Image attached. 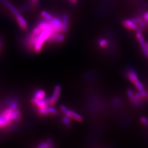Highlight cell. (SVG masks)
<instances>
[{
  "label": "cell",
  "mask_w": 148,
  "mask_h": 148,
  "mask_svg": "<svg viewBox=\"0 0 148 148\" xmlns=\"http://www.w3.org/2000/svg\"><path fill=\"white\" fill-rule=\"evenodd\" d=\"M0 1H1L4 5H5V7H6L10 11H11V12L14 15V16H16V15L20 14L19 12H18V11L16 9V8H15L13 5L11 4V3H10L8 1H7V0H0Z\"/></svg>",
  "instance_id": "cell-7"
},
{
  "label": "cell",
  "mask_w": 148,
  "mask_h": 148,
  "mask_svg": "<svg viewBox=\"0 0 148 148\" xmlns=\"http://www.w3.org/2000/svg\"><path fill=\"white\" fill-rule=\"evenodd\" d=\"M99 45L101 47H106L108 45V42L106 39H101L99 41Z\"/></svg>",
  "instance_id": "cell-21"
},
{
  "label": "cell",
  "mask_w": 148,
  "mask_h": 148,
  "mask_svg": "<svg viewBox=\"0 0 148 148\" xmlns=\"http://www.w3.org/2000/svg\"><path fill=\"white\" fill-rule=\"evenodd\" d=\"M41 15L43 18H44L46 21H50L53 18L52 16L46 11H42L41 13Z\"/></svg>",
  "instance_id": "cell-16"
},
{
  "label": "cell",
  "mask_w": 148,
  "mask_h": 148,
  "mask_svg": "<svg viewBox=\"0 0 148 148\" xmlns=\"http://www.w3.org/2000/svg\"><path fill=\"white\" fill-rule=\"evenodd\" d=\"M50 23L53 27V30L56 33L62 32V21L58 18H53L50 21Z\"/></svg>",
  "instance_id": "cell-4"
},
{
  "label": "cell",
  "mask_w": 148,
  "mask_h": 148,
  "mask_svg": "<svg viewBox=\"0 0 148 148\" xmlns=\"http://www.w3.org/2000/svg\"><path fill=\"white\" fill-rule=\"evenodd\" d=\"M38 113L42 115H46L49 114L48 110V106L45 108H38Z\"/></svg>",
  "instance_id": "cell-18"
},
{
  "label": "cell",
  "mask_w": 148,
  "mask_h": 148,
  "mask_svg": "<svg viewBox=\"0 0 148 148\" xmlns=\"http://www.w3.org/2000/svg\"><path fill=\"white\" fill-rule=\"evenodd\" d=\"M136 37L137 38L138 41L141 46L144 54L145 55V56L148 57V43L145 42L140 30H139L137 32Z\"/></svg>",
  "instance_id": "cell-2"
},
{
  "label": "cell",
  "mask_w": 148,
  "mask_h": 148,
  "mask_svg": "<svg viewBox=\"0 0 148 148\" xmlns=\"http://www.w3.org/2000/svg\"><path fill=\"white\" fill-rule=\"evenodd\" d=\"M48 110L49 114H52V115H57L58 114L57 110L56 108H53L52 106H48Z\"/></svg>",
  "instance_id": "cell-19"
},
{
  "label": "cell",
  "mask_w": 148,
  "mask_h": 148,
  "mask_svg": "<svg viewBox=\"0 0 148 148\" xmlns=\"http://www.w3.org/2000/svg\"><path fill=\"white\" fill-rule=\"evenodd\" d=\"M15 17H16V21L18 22V23L19 27H21V28L23 30L27 29L28 25H27V23L26 20L24 18V17L20 14L15 16Z\"/></svg>",
  "instance_id": "cell-6"
},
{
  "label": "cell",
  "mask_w": 148,
  "mask_h": 148,
  "mask_svg": "<svg viewBox=\"0 0 148 148\" xmlns=\"http://www.w3.org/2000/svg\"><path fill=\"white\" fill-rule=\"evenodd\" d=\"M1 41H0V48H1Z\"/></svg>",
  "instance_id": "cell-27"
},
{
  "label": "cell",
  "mask_w": 148,
  "mask_h": 148,
  "mask_svg": "<svg viewBox=\"0 0 148 148\" xmlns=\"http://www.w3.org/2000/svg\"><path fill=\"white\" fill-rule=\"evenodd\" d=\"M70 118L74 119V120L78 122H81L83 121V117L76 112L73 110H70Z\"/></svg>",
  "instance_id": "cell-12"
},
{
  "label": "cell",
  "mask_w": 148,
  "mask_h": 148,
  "mask_svg": "<svg viewBox=\"0 0 148 148\" xmlns=\"http://www.w3.org/2000/svg\"><path fill=\"white\" fill-rule=\"evenodd\" d=\"M32 101L34 105L37 106L38 108H45L49 105V98H45L43 99H38L35 98H33Z\"/></svg>",
  "instance_id": "cell-5"
},
{
  "label": "cell",
  "mask_w": 148,
  "mask_h": 148,
  "mask_svg": "<svg viewBox=\"0 0 148 148\" xmlns=\"http://www.w3.org/2000/svg\"><path fill=\"white\" fill-rule=\"evenodd\" d=\"M60 109L63 112L64 114H65V116L69 117L70 118V110H69L66 106H64V105H62L60 106ZM71 119V118H70Z\"/></svg>",
  "instance_id": "cell-17"
},
{
  "label": "cell",
  "mask_w": 148,
  "mask_h": 148,
  "mask_svg": "<svg viewBox=\"0 0 148 148\" xmlns=\"http://www.w3.org/2000/svg\"><path fill=\"white\" fill-rule=\"evenodd\" d=\"M127 76L128 79L132 82L133 84H134L136 82H137L138 79V77L137 74L136 72L133 70L131 69L129 70L127 72Z\"/></svg>",
  "instance_id": "cell-8"
},
{
  "label": "cell",
  "mask_w": 148,
  "mask_h": 148,
  "mask_svg": "<svg viewBox=\"0 0 148 148\" xmlns=\"http://www.w3.org/2000/svg\"><path fill=\"white\" fill-rule=\"evenodd\" d=\"M142 23V20L139 18L126 19L123 21V25L130 30H136L138 29V24Z\"/></svg>",
  "instance_id": "cell-1"
},
{
  "label": "cell",
  "mask_w": 148,
  "mask_h": 148,
  "mask_svg": "<svg viewBox=\"0 0 148 148\" xmlns=\"http://www.w3.org/2000/svg\"><path fill=\"white\" fill-rule=\"evenodd\" d=\"M140 121L144 125H148V120L145 117H142L140 118Z\"/></svg>",
  "instance_id": "cell-23"
},
{
  "label": "cell",
  "mask_w": 148,
  "mask_h": 148,
  "mask_svg": "<svg viewBox=\"0 0 148 148\" xmlns=\"http://www.w3.org/2000/svg\"><path fill=\"white\" fill-rule=\"evenodd\" d=\"M18 106V103L16 101H13L10 104V108L12 109V110H16L17 109Z\"/></svg>",
  "instance_id": "cell-20"
},
{
  "label": "cell",
  "mask_w": 148,
  "mask_h": 148,
  "mask_svg": "<svg viewBox=\"0 0 148 148\" xmlns=\"http://www.w3.org/2000/svg\"><path fill=\"white\" fill-rule=\"evenodd\" d=\"M11 123L8 121L2 114L0 115V127L3 128V127H7Z\"/></svg>",
  "instance_id": "cell-13"
},
{
  "label": "cell",
  "mask_w": 148,
  "mask_h": 148,
  "mask_svg": "<svg viewBox=\"0 0 148 148\" xmlns=\"http://www.w3.org/2000/svg\"><path fill=\"white\" fill-rule=\"evenodd\" d=\"M73 3H76L77 2V0H69Z\"/></svg>",
  "instance_id": "cell-26"
},
{
  "label": "cell",
  "mask_w": 148,
  "mask_h": 148,
  "mask_svg": "<svg viewBox=\"0 0 148 148\" xmlns=\"http://www.w3.org/2000/svg\"><path fill=\"white\" fill-rule=\"evenodd\" d=\"M127 95L133 103H134L136 106H139L140 102L137 100L135 97V95L134 94L132 90H127Z\"/></svg>",
  "instance_id": "cell-10"
},
{
  "label": "cell",
  "mask_w": 148,
  "mask_h": 148,
  "mask_svg": "<svg viewBox=\"0 0 148 148\" xmlns=\"http://www.w3.org/2000/svg\"><path fill=\"white\" fill-rule=\"evenodd\" d=\"M143 18H144V20L145 21L148 22V12H146L144 13V16H143Z\"/></svg>",
  "instance_id": "cell-24"
},
{
  "label": "cell",
  "mask_w": 148,
  "mask_h": 148,
  "mask_svg": "<svg viewBox=\"0 0 148 148\" xmlns=\"http://www.w3.org/2000/svg\"><path fill=\"white\" fill-rule=\"evenodd\" d=\"M69 27V16L67 14H64L62 19V32H66L68 30Z\"/></svg>",
  "instance_id": "cell-9"
},
{
  "label": "cell",
  "mask_w": 148,
  "mask_h": 148,
  "mask_svg": "<svg viewBox=\"0 0 148 148\" xmlns=\"http://www.w3.org/2000/svg\"><path fill=\"white\" fill-rule=\"evenodd\" d=\"M134 85L135 86L136 88H137V90L139 92H142L145 91L144 90V87L143 86V84L141 83V82L139 80H138L137 82H136Z\"/></svg>",
  "instance_id": "cell-15"
},
{
  "label": "cell",
  "mask_w": 148,
  "mask_h": 148,
  "mask_svg": "<svg viewBox=\"0 0 148 148\" xmlns=\"http://www.w3.org/2000/svg\"><path fill=\"white\" fill-rule=\"evenodd\" d=\"M61 92V87L59 85H57L54 89L52 96L49 98V105L53 106L58 100Z\"/></svg>",
  "instance_id": "cell-3"
},
{
  "label": "cell",
  "mask_w": 148,
  "mask_h": 148,
  "mask_svg": "<svg viewBox=\"0 0 148 148\" xmlns=\"http://www.w3.org/2000/svg\"><path fill=\"white\" fill-rule=\"evenodd\" d=\"M45 95L46 93L43 90H37L34 93V98H35L38 99H43L45 98Z\"/></svg>",
  "instance_id": "cell-11"
},
{
  "label": "cell",
  "mask_w": 148,
  "mask_h": 148,
  "mask_svg": "<svg viewBox=\"0 0 148 148\" xmlns=\"http://www.w3.org/2000/svg\"><path fill=\"white\" fill-rule=\"evenodd\" d=\"M63 123L66 126H69L70 124V118L66 116L64 117L63 119Z\"/></svg>",
  "instance_id": "cell-22"
},
{
  "label": "cell",
  "mask_w": 148,
  "mask_h": 148,
  "mask_svg": "<svg viewBox=\"0 0 148 148\" xmlns=\"http://www.w3.org/2000/svg\"><path fill=\"white\" fill-rule=\"evenodd\" d=\"M52 140L51 139H48L46 142L40 143V145L38 146V148H50V147H52Z\"/></svg>",
  "instance_id": "cell-14"
},
{
  "label": "cell",
  "mask_w": 148,
  "mask_h": 148,
  "mask_svg": "<svg viewBox=\"0 0 148 148\" xmlns=\"http://www.w3.org/2000/svg\"><path fill=\"white\" fill-rule=\"evenodd\" d=\"M31 1H32V3L34 5H36L38 3V0H31Z\"/></svg>",
  "instance_id": "cell-25"
}]
</instances>
